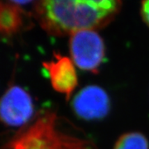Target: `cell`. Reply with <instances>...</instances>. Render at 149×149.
<instances>
[{"label":"cell","mask_w":149,"mask_h":149,"mask_svg":"<svg viewBox=\"0 0 149 149\" xmlns=\"http://www.w3.org/2000/svg\"><path fill=\"white\" fill-rule=\"evenodd\" d=\"M117 0H42L32 3V15L45 32L57 37L106 27L118 14Z\"/></svg>","instance_id":"cell-1"},{"label":"cell","mask_w":149,"mask_h":149,"mask_svg":"<svg viewBox=\"0 0 149 149\" xmlns=\"http://www.w3.org/2000/svg\"><path fill=\"white\" fill-rule=\"evenodd\" d=\"M69 46L74 65L92 73L99 71L105 57V45L95 30L74 32L70 35Z\"/></svg>","instance_id":"cell-2"},{"label":"cell","mask_w":149,"mask_h":149,"mask_svg":"<svg viewBox=\"0 0 149 149\" xmlns=\"http://www.w3.org/2000/svg\"><path fill=\"white\" fill-rule=\"evenodd\" d=\"M34 113L32 96L19 85H13L0 98V122L9 127L25 125Z\"/></svg>","instance_id":"cell-3"},{"label":"cell","mask_w":149,"mask_h":149,"mask_svg":"<svg viewBox=\"0 0 149 149\" xmlns=\"http://www.w3.org/2000/svg\"><path fill=\"white\" fill-rule=\"evenodd\" d=\"M111 102L108 93L98 85L82 88L72 100L75 115L85 120L103 119L109 114Z\"/></svg>","instance_id":"cell-4"},{"label":"cell","mask_w":149,"mask_h":149,"mask_svg":"<svg viewBox=\"0 0 149 149\" xmlns=\"http://www.w3.org/2000/svg\"><path fill=\"white\" fill-rule=\"evenodd\" d=\"M53 61L43 62L51 85L55 91L69 100L78 85V77L72 60L60 54H55Z\"/></svg>","instance_id":"cell-5"},{"label":"cell","mask_w":149,"mask_h":149,"mask_svg":"<svg viewBox=\"0 0 149 149\" xmlns=\"http://www.w3.org/2000/svg\"><path fill=\"white\" fill-rule=\"evenodd\" d=\"M31 2L0 1V35L13 36L27 27L24 5Z\"/></svg>","instance_id":"cell-6"},{"label":"cell","mask_w":149,"mask_h":149,"mask_svg":"<svg viewBox=\"0 0 149 149\" xmlns=\"http://www.w3.org/2000/svg\"><path fill=\"white\" fill-rule=\"evenodd\" d=\"M113 149H149V142L142 133L130 132L119 137Z\"/></svg>","instance_id":"cell-7"},{"label":"cell","mask_w":149,"mask_h":149,"mask_svg":"<svg viewBox=\"0 0 149 149\" xmlns=\"http://www.w3.org/2000/svg\"><path fill=\"white\" fill-rule=\"evenodd\" d=\"M140 12L143 20L149 27V0L142 2Z\"/></svg>","instance_id":"cell-8"}]
</instances>
